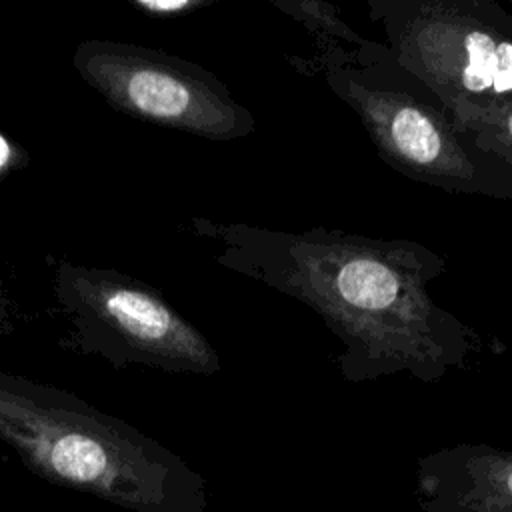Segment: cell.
I'll use <instances>...</instances> for the list:
<instances>
[{
    "mask_svg": "<svg viewBox=\"0 0 512 512\" xmlns=\"http://www.w3.org/2000/svg\"><path fill=\"white\" fill-rule=\"evenodd\" d=\"M224 262L312 308L342 342L338 368L360 384L394 374L438 382L486 350L480 334L430 296L444 258L414 240L322 226L220 228Z\"/></svg>",
    "mask_w": 512,
    "mask_h": 512,
    "instance_id": "6da1fadb",
    "label": "cell"
},
{
    "mask_svg": "<svg viewBox=\"0 0 512 512\" xmlns=\"http://www.w3.org/2000/svg\"><path fill=\"white\" fill-rule=\"evenodd\" d=\"M0 440L40 478L132 512H202L204 480L130 426L62 398L0 390Z\"/></svg>",
    "mask_w": 512,
    "mask_h": 512,
    "instance_id": "7a4b0ae2",
    "label": "cell"
},
{
    "mask_svg": "<svg viewBox=\"0 0 512 512\" xmlns=\"http://www.w3.org/2000/svg\"><path fill=\"white\" fill-rule=\"evenodd\" d=\"M386 56L462 128L512 98V14L492 0H370Z\"/></svg>",
    "mask_w": 512,
    "mask_h": 512,
    "instance_id": "3957f363",
    "label": "cell"
},
{
    "mask_svg": "<svg viewBox=\"0 0 512 512\" xmlns=\"http://www.w3.org/2000/svg\"><path fill=\"white\" fill-rule=\"evenodd\" d=\"M378 52L360 56L364 66L356 68L342 48L330 50L318 68L326 86L354 110L384 162L450 194L512 198V168L462 136L430 96L388 80L378 68Z\"/></svg>",
    "mask_w": 512,
    "mask_h": 512,
    "instance_id": "277c9868",
    "label": "cell"
},
{
    "mask_svg": "<svg viewBox=\"0 0 512 512\" xmlns=\"http://www.w3.org/2000/svg\"><path fill=\"white\" fill-rule=\"evenodd\" d=\"M118 78L112 94L156 122L212 140H234L254 132L250 110L238 104L218 78L194 64L144 56Z\"/></svg>",
    "mask_w": 512,
    "mask_h": 512,
    "instance_id": "5b68a950",
    "label": "cell"
},
{
    "mask_svg": "<svg viewBox=\"0 0 512 512\" xmlns=\"http://www.w3.org/2000/svg\"><path fill=\"white\" fill-rule=\"evenodd\" d=\"M424 512H512V452L458 444L418 460Z\"/></svg>",
    "mask_w": 512,
    "mask_h": 512,
    "instance_id": "8992f818",
    "label": "cell"
},
{
    "mask_svg": "<svg viewBox=\"0 0 512 512\" xmlns=\"http://www.w3.org/2000/svg\"><path fill=\"white\" fill-rule=\"evenodd\" d=\"M104 308L126 334L176 366L196 372L218 370L214 348L190 324L148 292L114 288L106 294Z\"/></svg>",
    "mask_w": 512,
    "mask_h": 512,
    "instance_id": "52a82bcc",
    "label": "cell"
},
{
    "mask_svg": "<svg viewBox=\"0 0 512 512\" xmlns=\"http://www.w3.org/2000/svg\"><path fill=\"white\" fill-rule=\"evenodd\" d=\"M272 6H276L286 16L300 22L310 34L318 38L322 44L324 40L330 42H344L356 48L360 56H372L382 44H374L362 34H358L344 18H340V12L336 6L320 0H274Z\"/></svg>",
    "mask_w": 512,
    "mask_h": 512,
    "instance_id": "ba28073f",
    "label": "cell"
},
{
    "mask_svg": "<svg viewBox=\"0 0 512 512\" xmlns=\"http://www.w3.org/2000/svg\"><path fill=\"white\" fill-rule=\"evenodd\" d=\"M460 134L512 168V98L482 110Z\"/></svg>",
    "mask_w": 512,
    "mask_h": 512,
    "instance_id": "9c48e42d",
    "label": "cell"
},
{
    "mask_svg": "<svg viewBox=\"0 0 512 512\" xmlns=\"http://www.w3.org/2000/svg\"><path fill=\"white\" fill-rule=\"evenodd\" d=\"M144 8H150L154 12H180V10H188L198 6V2H190V0H170V2H140Z\"/></svg>",
    "mask_w": 512,
    "mask_h": 512,
    "instance_id": "30bf717a",
    "label": "cell"
},
{
    "mask_svg": "<svg viewBox=\"0 0 512 512\" xmlns=\"http://www.w3.org/2000/svg\"><path fill=\"white\" fill-rule=\"evenodd\" d=\"M8 156H10V148H8L6 140L0 136V166L8 160Z\"/></svg>",
    "mask_w": 512,
    "mask_h": 512,
    "instance_id": "8fae6325",
    "label": "cell"
}]
</instances>
